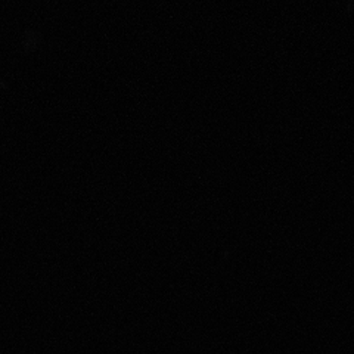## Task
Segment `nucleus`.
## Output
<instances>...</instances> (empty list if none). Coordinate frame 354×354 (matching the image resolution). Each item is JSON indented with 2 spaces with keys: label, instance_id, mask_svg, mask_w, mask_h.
<instances>
[]
</instances>
